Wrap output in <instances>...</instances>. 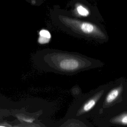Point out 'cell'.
<instances>
[{
    "mask_svg": "<svg viewBox=\"0 0 127 127\" xmlns=\"http://www.w3.org/2000/svg\"><path fill=\"white\" fill-rule=\"evenodd\" d=\"M58 21L63 25L83 36L97 39L106 38L105 33L96 25L62 14L57 16Z\"/></svg>",
    "mask_w": 127,
    "mask_h": 127,
    "instance_id": "6da1fadb",
    "label": "cell"
},
{
    "mask_svg": "<svg viewBox=\"0 0 127 127\" xmlns=\"http://www.w3.org/2000/svg\"><path fill=\"white\" fill-rule=\"evenodd\" d=\"M58 58L55 60V65L57 66L58 70L62 71H75L85 66L86 63L81 58L72 55H61L58 57L55 55Z\"/></svg>",
    "mask_w": 127,
    "mask_h": 127,
    "instance_id": "7a4b0ae2",
    "label": "cell"
},
{
    "mask_svg": "<svg viewBox=\"0 0 127 127\" xmlns=\"http://www.w3.org/2000/svg\"><path fill=\"white\" fill-rule=\"evenodd\" d=\"M103 93L104 90H101L97 92L94 95V96L90 98L89 100H87L79 110L78 114L81 115L82 114H84L91 110L95 105L98 101L100 99Z\"/></svg>",
    "mask_w": 127,
    "mask_h": 127,
    "instance_id": "3957f363",
    "label": "cell"
},
{
    "mask_svg": "<svg viewBox=\"0 0 127 127\" xmlns=\"http://www.w3.org/2000/svg\"><path fill=\"white\" fill-rule=\"evenodd\" d=\"M122 91V85L114 88L111 90L106 97L105 103L106 105H109L115 101L120 95Z\"/></svg>",
    "mask_w": 127,
    "mask_h": 127,
    "instance_id": "277c9868",
    "label": "cell"
},
{
    "mask_svg": "<svg viewBox=\"0 0 127 127\" xmlns=\"http://www.w3.org/2000/svg\"><path fill=\"white\" fill-rule=\"evenodd\" d=\"M73 13L74 15L82 17H86L89 15L90 11L88 8L83 4L76 2L74 5Z\"/></svg>",
    "mask_w": 127,
    "mask_h": 127,
    "instance_id": "5b68a950",
    "label": "cell"
},
{
    "mask_svg": "<svg viewBox=\"0 0 127 127\" xmlns=\"http://www.w3.org/2000/svg\"><path fill=\"white\" fill-rule=\"evenodd\" d=\"M111 121L114 124L127 125V113H124L117 116L112 119Z\"/></svg>",
    "mask_w": 127,
    "mask_h": 127,
    "instance_id": "8992f818",
    "label": "cell"
},
{
    "mask_svg": "<svg viewBox=\"0 0 127 127\" xmlns=\"http://www.w3.org/2000/svg\"><path fill=\"white\" fill-rule=\"evenodd\" d=\"M40 37L39 38V42L40 43H46L49 41L51 38V34L50 32L46 30H42L40 31Z\"/></svg>",
    "mask_w": 127,
    "mask_h": 127,
    "instance_id": "52a82bcc",
    "label": "cell"
},
{
    "mask_svg": "<svg viewBox=\"0 0 127 127\" xmlns=\"http://www.w3.org/2000/svg\"><path fill=\"white\" fill-rule=\"evenodd\" d=\"M32 6H39L44 3L46 0H24Z\"/></svg>",
    "mask_w": 127,
    "mask_h": 127,
    "instance_id": "ba28073f",
    "label": "cell"
}]
</instances>
